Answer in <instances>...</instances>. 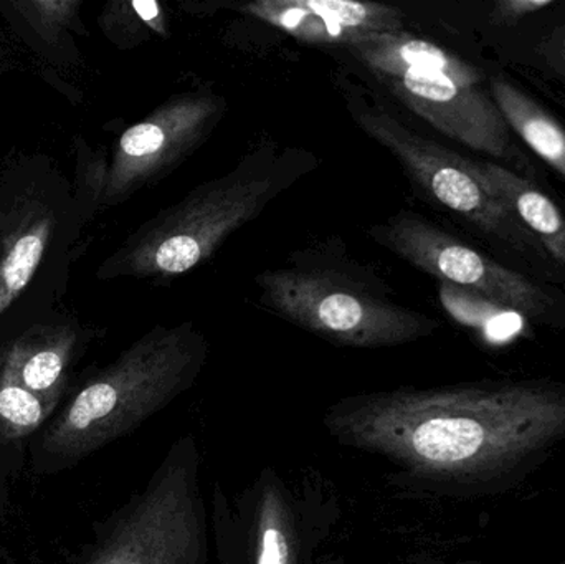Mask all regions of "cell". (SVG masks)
Returning <instances> with one entry per match:
<instances>
[{"label": "cell", "mask_w": 565, "mask_h": 564, "mask_svg": "<svg viewBox=\"0 0 565 564\" xmlns=\"http://www.w3.org/2000/svg\"><path fill=\"white\" fill-rule=\"evenodd\" d=\"M322 426L417 482H480L564 439L565 391L534 383L371 391L332 403Z\"/></svg>", "instance_id": "obj_1"}, {"label": "cell", "mask_w": 565, "mask_h": 564, "mask_svg": "<svg viewBox=\"0 0 565 564\" xmlns=\"http://www.w3.org/2000/svg\"><path fill=\"white\" fill-rule=\"evenodd\" d=\"M316 166V156L296 146L265 142L252 149L227 174L139 225L102 262L96 278L166 281L194 270Z\"/></svg>", "instance_id": "obj_2"}, {"label": "cell", "mask_w": 565, "mask_h": 564, "mask_svg": "<svg viewBox=\"0 0 565 564\" xmlns=\"http://www.w3.org/2000/svg\"><path fill=\"white\" fill-rule=\"evenodd\" d=\"M209 341L185 320L156 324L73 394L36 440V472L75 466L164 411L205 370Z\"/></svg>", "instance_id": "obj_3"}, {"label": "cell", "mask_w": 565, "mask_h": 564, "mask_svg": "<svg viewBox=\"0 0 565 564\" xmlns=\"http://www.w3.org/2000/svg\"><path fill=\"white\" fill-rule=\"evenodd\" d=\"M85 227L75 189L55 159L0 161V347L65 317L73 247Z\"/></svg>", "instance_id": "obj_4"}, {"label": "cell", "mask_w": 565, "mask_h": 564, "mask_svg": "<svg viewBox=\"0 0 565 564\" xmlns=\"http://www.w3.org/2000/svg\"><path fill=\"white\" fill-rule=\"evenodd\" d=\"M260 300L282 320L338 347L379 350L414 343L440 323L398 304L391 288L338 251L292 254L255 277Z\"/></svg>", "instance_id": "obj_5"}, {"label": "cell", "mask_w": 565, "mask_h": 564, "mask_svg": "<svg viewBox=\"0 0 565 564\" xmlns=\"http://www.w3.org/2000/svg\"><path fill=\"white\" fill-rule=\"evenodd\" d=\"M344 50L441 135L491 158L516 156L510 128L477 66L405 30L367 36Z\"/></svg>", "instance_id": "obj_6"}, {"label": "cell", "mask_w": 565, "mask_h": 564, "mask_svg": "<svg viewBox=\"0 0 565 564\" xmlns=\"http://www.w3.org/2000/svg\"><path fill=\"white\" fill-rule=\"evenodd\" d=\"M194 434L172 443L141 492L103 523L82 564H211Z\"/></svg>", "instance_id": "obj_7"}, {"label": "cell", "mask_w": 565, "mask_h": 564, "mask_svg": "<svg viewBox=\"0 0 565 564\" xmlns=\"http://www.w3.org/2000/svg\"><path fill=\"white\" fill-rule=\"evenodd\" d=\"M345 106L355 125L387 149L408 178L438 204L463 217L484 234L510 242L521 251L534 247L533 234L491 194L473 168V159L457 155L408 128L384 98L364 86L342 85Z\"/></svg>", "instance_id": "obj_8"}, {"label": "cell", "mask_w": 565, "mask_h": 564, "mask_svg": "<svg viewBox=\"0 0 565 564\" xmlns=\"http://www.w3.org/2000/svg\"><path fill=\"white\" fill-rule=\"evenodd\" d=\"M227 109L224 96L202 88L172 96L126 129L109 158L105 207L122 204L175 171L207 141Z\"/></svg>", "instance_id": "obj_9"}, {"label": "cell", "mask_w": 565, "mask_h": 564, "mask_svg": "<svg viewBox=\"0 0 565 564\" xmlns=\"http://www.w3.org/2000/svg\"><path fill=\"white\" fill-rule=\"evenodd\" d=\"M372 242L441 284L481 295L501 307L540 317L551 301L541 288L460 238L411 211H401L367 228Z\"/></svg>", "instance_id": "obj_10"}, {"label": "cell", "mask_w": 565, "mask_h": 564, "mask_svg": "<svg viewBox=\"0 0 565 564\" xmlns=\"http://www.w3.org/2000/svg\"><path fill=\"white\" fill-rule=\"evenodd\" d=\"M212 525L221 564H302L301 513L274 467L235 496L215 483Z\"/></svg>", "instance_id": "obj_11"}, {"label": "cell", "mask_w": 565, "mask_h": 564, "mask_svg": "<svg viewBox=\"0 0 565 564\" xmlns=\"http://www.w3.org/2000/svg\"><path fill=\"white\" fill-rule=\"evenodd\" d=\"M242 12L312 45H351L379 33L404 30V13L392 6L352 0H257Z\"/></svg>", "instance_id": "obj_12"}, {"label": "cell", "mask_w": 565, "mask_h": 564, "mask_svg": "<svg viewBox=\"0 0 565 564\" xmlns=\"http://www.w3.org/2000/svg\"><path fill=\"white\" fill-rule=\"evenodd\" d=\"M89 330L73 318L35 324L0 347V371L56 409Z\"/></svg>", "instance_id": "obj_13"}, {"label": "cell", "mask_w": 565, "mask_h": 564, "mask_svg": "<svg viewBox=\"0 0 565 564\" xmlns=\"http://www.w3.org/2000/svg\"><path fill=\"white\" fill-rule=\"evenodd\" d=\"M480 181L500 199L514 217L536 235L547 252L565 265V215L536 185L493 162L473 161Z\"/></svg>", "instance_id": "obj_14"}, {"label": "cell", "mask_w": 565, "mask_h": 564, "mask_svg": "<svg viewBox=\"0 0 565 564\" xmlns=\"http://www.w3.org/2000/svg\"><path fill=\"white\" fill-rule=\"evenodd\" d=\"M82 6V0H10L0 2V12L50 62H72L78 50L70 33L86 35Z\"/></svg>", "instance_id": "obj_15"}, {"label": "cell", "mask_w": 565, "mask_h": 564, "mask_svg": "<svg viewBox=\"0 0 565 564\" xmlns=\"http://www.w3.org/2000/svg\"><path fill=\"white\" fill-rule=\"evenodd\" d=\"M490 95L508 128L565 178V129L557 119L508 79H491Z\"/></svg>", "instance_id": "obj_16"}, {"label": "cell", "mask_w": 565, "mask_h": 564, "mask_svg": "<svg viewBox=\"0 0 565 564\" xmlns=\"http://www.w3.org/2000/svg\"><path fill=\"white\" fill-rule=\"evenodd\" d=\"M440 300L455 320L480 330L490 340H508L524 328V315L454 285H440Z\"/></svg>", "instance_id": "obj_17"}, {"label": "cell", "mask_w": 565, "mask_h": 564, "mask_svg": "<svg viewBox=\"0 0 565 564\" xmlns=\"http://www.w3.org/2000/svg\"><path fill=\"white\" fill-rule=\"evenodd\" d=\"M53 407L0 371V444L12 446L45 426Z\"/></svg>", "instance_id": "obj_18"}, {"label": "cell", "mask_w": 565, "mask_h": 564, "mask_svg": "<svg viewBox=\"0 0 565 564\" xmlns=\"http://www.w3.org/2000/svg\"><path fill=\"white\" fill-rule=\"evenodd\" d=\"M99 29L119 49H132L152 33L166 35L164 13L156 2H109L98 19Z\"/></svg>", "instance_id": "obj_19"}, {"label": "cell", "mask_w": 565, "mask_h": 564, "mask_svg": "<svg viewBox=\"0 0 565 564\" xmlns=\"http://www.w3.org/2000/svg\"><path fill=\"white\" fill-rule=\"evenodd\" d=\"M76 182L73 184L86 224L105 207L109 159L103 151H93L83 142L76 148Z\"/></svg>", "instance_id": "obj_20"}, {"label": "cell", "mask_w": 565, "mask_h": 564, "mask_svg": "<svg viewBox=\"0 0 565 564\" xmlns=\"http://www.w3.org/2000/svg\"><path fill=\"white\" fill-rule=\"evenodd\" d=\"M551 6H554L551 0H500L494 3L493 19L501 23H516Z\"/></svg>", "instance_id": "obj_21"}, {"label": "cell", "mask_w": 565, "mask_h": 564, "mask_svg": "<svg viewBox=\"0 0 565 564\" xmlns=\"http://www.w3.org/2000/svg\"><path fill=\"white\" fill-rule=\"evenodd\" d=\"M544 58L550 62V65L565 78V25L554 30L543 45H541Z\"/></svg>", "instance_id": "obj_22"}, {"label": "cell", "mask_w": 565, "mask_h": 564, "mask_svg": "<svg viewBox=\"0 0 565 564\" xmlns=\"http://www.w3.org/2000/svg\"><path fill=\"white\" fill-rule=\"evenodd\" d=\"M0 483H2V482H0ZM0 507H2V499H0Z\"/></svg>", "instance_id": "obj_23"}]
</instances>
